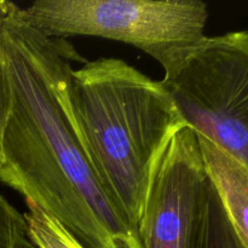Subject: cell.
Instances as JSON below:
<instances>
[{"label":"cell","mask_w":248,"mask_h":248,"mask_svg":"<svg viewBox=\"0 0 248 248\" xmlns=\"http://www.w3.org/2000/svg\"><path fill=\"white\" fill-rule=\"evenodd\" d=\"M84 61L67 40L39 33L19 16L18 5L6 2L0 182L85 248H142L99 183L78 130L69 85L73 63Z\"/></svg>","instance_id":"cell-1"},{"label":"cell","mask_w":248,"mask_h":248,"mask_svg":"<svg viewBox=\"0 0 248 248\" xmlns=\"http://www.w3.org/2000/svg\"><path fill=\"white\" fill-rule=\"evenodd\" d=\"M69 96L97 178L137 232L155 166L188 125L161 80L119 58L86 61L73 70Z\"/></svg>","instance_id":"cell-2"},{"label":"cell","mask_w":248,"mask_h":248,"mask_svg":"<svg viewBox=\"0 0 248 248\" xmlns=\"http://www.w3.org/2000/svg\"><path fill=\"white\" fill-rule=\"evenodd\" d=\"M19 16L48 38L120 41L154 58L164 72L203 38L207 4L200 0H38Z\"/></svg>","instance_id":"cell-3"},{"label":"cell","mask_w":248,"mask_h":248,"mask_svg":"<svg viewBox=\"0 0 248 248\" xmlns=\"http://www.w3.org/2000/svg\"><path fill=\"white\" fill-rule=\"evenodd\" d=\"M161 81L186 125L248 170V31L205 36Z\"/></svg>","instance_id":"cell-4"},{"label":"cell","mask_w":248,"mask_h":248,"mask_svg":"<svg viewBox=\"0 0 248 248\" xmlns=\"http://www.w3.org/2000/svg\"><path fill=\"white\" fill-rule=\"evenodd\" d=\"M210 177L198 136L181 128L160 156L137 235L142 248H195Z\"/></svg>","instance_id":"cell-5"},{"label":"cell","mask_w":248,"mask_h":248,"mask_svg":"<svg viewBox=\"0 0 248 248\" xmlns=\"http://www.w3.org/2000/svg\"><path fill=\"white\" fill-rule=\"evenodd\" d=\"M198 140L206 171L230 224L242 246L248 248V170L206 138L198 136Z\"/></svg>","instance_id":"cell-6"},{"label":"cell","mask_w":248,"mask_h":248,"mask_svg":"<svg viewBox=\"0 0 248 248\" xmlns=\"http://www.w3.org/2000/svg\"><path fill=\"white\" fill-rule=\"evenodd\" d=\"M195 248H245L219 201H212L203 210Z\"/></svg>","instance_id":"cell-7"},{"label":"cell","mask_w":248,"mask_h":248,"mask_svg":"<svg viewBox=\"0 0 248 248\" xmlns=\"http://www.w3.org/2000/svg\"><path fill=\"white\" fill-rule=\"evenodd\" d=\"M29 234L40 248H85L57 220L36 207L24 215Z\"/></svg>","instance_id":"cell-8"},{"label":"cell","mask_w":248,"mask_h":248,"mask_svg":"<svg viewBox=\"0 0 248 248\" xmlns=\"http://www.w3.org/2000/svg\"><path fill=\"white\" fill-rule=\"evenodd\" d=\"M0 248H40L29 234L28 224L22 215L0 193Z\"/></svg>","instance_id":"cell-9"},{"label":"cell","mask_w":248,"mask_h":248,"mask_svg":"<svg viewBox=\"0 0 248 248\" xmlns=\"http://www.w3.org/2000/svg\"><path fill=\"white\" fill-rule=\"evenodd\" d=\"M5 0H0V41H1V22L4 16L5 7H6ZM2 109H4V94H2V78H1V67H0V165H1V137H2Z\"/></svg>","instance_id":"cell-10"}]
</instances>
